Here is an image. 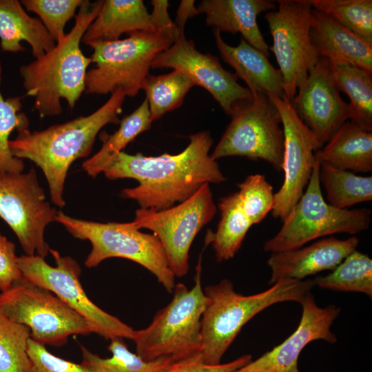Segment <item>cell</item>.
<instances>
[{
	"instance_id": "3957f363",
	"label": "cell",
	"mask_w": 372,
	"mask_h": 372,
	"mask_svg": "<svg viewBox=\"0 0 372 372\" xmlns=\"http://www.w3.org/2000/svg\"><path fill=\"white\" fill-rule=\"evenodd\" d=\"M103 2L83 0L71 30L50 51L20 67L25 95L34 99V109L41 118L61 114V99L73 109L85 92L87 68L93 62L80 43Z\"/></svg>"
},
{
	"instance_id": "60d3db41",
	"label": "cell",
	"mask_w": 372,
	"mask_h": 372,
	"mask_svg": "<svg viewBox=\"0 0 372 372\" xmlns=\"http://www.w3.org/2000/svg\"><path fill=\"white\" fill-rule=\"evenodd\" d=\"M153 9L150 14L152 24L156 31L176 42L181 35L168 14L169 2L167 0H153Z\"/></svg>"
},
{
	"instance_id": "ac0fdd59",
	"label": "cell",
	"mask_w": 372,
	"mask_h": 372,
	"mask_svg": "<svg viewBox=\"0 0 372 372\" xmlns=\"http://www.w3.org/2000/svg\"><path fill=\"white\" fill-rule=\"evenodd\" d=\"M302 312L296 331L280 344L234 372H299L298 361L302 349L311 342H337L331 326L340 309L335 305L318 306L308 293L301 302Z\"/></svg>"
},
{
	"instance_id": "8992f818",
	"label": "cell",
	"mask_w": 372,
	"mask_h": 372,
	"mask_svg": "<svg viewBox=\"0 0 372 372\" xmlns=\"http://www.w3.org/2000/svg\"><path fill=\"white\" fill-rule=\"evenodd\" d=\"M56 221L74 238L88 240L92 249L85 260L88 268L110 258L134 261L149 271L165 290L172 293L175 276L163 247L154 234H146L130 223H99L72 218L58 211Z\"/></svg>"
},
{
	"instance_id": "30bf717a",
	"label": "cell",
	"mask_w": 372,
	"mask_h": 372,
	"mask_svg": "<svg viewBox=\"0 0 372 372\" xmlns=\"http://www.w3.org/2000/svg\"><path fill=\"white\" fill-rule=\"evenodd\" d=\"M55 261L50 265L39 256L22 255L19 265L24 278L48 289L81 315L90 326L92 333L112 340L116 338L132 339L134 329L118 318L105 311L87 296L81 281V269L70 256H63L50 248Z\"/></svg>"
},
{
	"instance_id": "b9f144b4",
	"label": "cell",
	"mask_w": 372,
	"mask_h": 372,
	"mask_svg": "<svg viewBox=\"0 0 372 372\" xmlns=\"http://www.w3.org/2000/svg\"><path fill=\"white\" fill-rule=\"evenodd\" d=\"M198 14V9L194 6V1L183 0L180 1L177 11L176 19L174 21L180 34H184L187 20Z\"/></svg>"
},
{
	"instance_id": "f1b7e54d",
	"label": "cell",
	"mask_w": 372,
	"mask_h": 372,
	"mask_svg": "<svg viewBox=\"0 0 372 372\" xmlns=\"http://www.w3.org/2000/svg\"><path fill=\"white\" fill-rule=\"evenodd\" d=\"M81 364L89 372H166L177 361L173 358H162L146 361L128 349L121 338L110 340L108 350L112 356L102 358L81 346Z\"/></svg>"
},
{
	"instance_id": "44dd1931",
	"label": "cell",
	"mask_w": 372,
	"mask_h": 372,
	"mask_svg": "<svg viewBox=\"0 0 372 372\" xmlns=\"http://www.w3.org/2000/svg\"><path fill=\"white\" fill-rule=\"evenodd\" d=\"M309 36L319 56L331 61L347 62L372 72V43L329 14L313 8Z\"/></svg>"
},
{
	"instance_id": "5bb4252c",
	"label": "cell",
	"mask_w": 372,
	"mask_h": 372,
	"mask_svg": "<svg viewBox=\"0 0 372 372\" xmlns=\"http://www.w3.org/2000/svg\"><path fill=\"white\" fill-rule=\"evenodd\" d=\"M277 2L278 9L265 15L273 38L269 51L275 55L285 96L291 101L320 57L309 36L313 7L309 0Z\"/></svg>"
},
{
	"instance_id": "6da1fadb",
	"label": "cell",
	"mask_w": 372,
	"mask_h": 372,
	"mask_svg": "<svg viewBox=\"0 0 372 372\" xmlns=\"http://www.w3.org/2000/svg\"><path fill=\"white\" fill-rule=\"evenodd\" d=\"M189 143L177 154L147 156L121 152L105 165L109 180L132 178L139 184L121 191L120 196L154 211L172 207L194 194L203 185L220 183L226 178L209 154L213 139L207 131L189 136Z\"/></svg>"
},
{
	"instance_id": "d590c367",
	"label": "cell",
	"mask_w": 372,
	"mask_h": 372,
	"mask_svg": "<svg viewBox=\"0 0 372 372\" xmlns=\"http://www.w3.org/2000/svg\"><path fill=\"white\" fill-rule=\"evenodd\" d=\"M240 204L251 224L260 223L272 211L274 205L273 187L262 174L248 176L238 184Z\"/></svg>"
},
{
	"instance_id": "52a82bcc",
	"label": "cell",
	"mask_w": 372,
	"mask_h": 372,
	"mask_svg": "<svg viewBox=\"0 0 372 372\" xmlns=\"http://www.w3.org/2000/svg\"><path fill=\"white\" fill-rule=\"evenodd\" d=\"M128 37L95 42L90 58L96 66L85 76L86 94H112L121 88L134 97L143 89L154 58L173 43L158 32L135 31Z\"/></svg>"
},
{
	"instance_id": "2e32d148",
	"label": "cell",
	"mask_w": 372,
	"mask_h": 372,
	"mask_svg": "<svg viewBox=\"0 0 372 372\" xmlns=\"http://www.w3.org/2000/svg\"><path fill=\"white\" fill-rule=\"evenodd\" d=\"M151 68L184 72L195 85L209 92L229 116L253 99L249 90L238 83L236 74L226 70L216 56L197 50L193 41L187 40L185 34L158 54Z\"/></svg>"
},
{
	"instance_id": "836d02e7",
	"label": "cell",
	"mask_w": 372,
	"mask_h": 372,
	"mask_svg": "<svg viewBox=\"0 0 372 372\" xmlns=\"http://www.w3.org/2000/svg\"><path fill=\"white\" fill-rule=\"evenodd\" d=\"M30 331L0 311V372H30L27 352Z\"/></svg>"
},
{
	"instance_id": "ba28073f",
	"label": "cell",
	"mask_w": 372,
	"mask_h": 372,
	"mask_svg": "<svg viewBox=\"0 0 372 372\" xmlns=\"http://www.w3.org/2000/svg\"><path fill=\"white\" fill-rule=\"evenodd\" d=\"M320 165L316 159L305 191L282 220L279 231L264 242L265 251L296 249L322 236L338 233L354 235L369 228L371 209H340L325 201L320 187Z\"/></svg>"
},
{
	"instance_id": "e575fe53",
	"label": "cell",
	"mask_w": 372,
	"mask_h": 372,
	"mask_svg": "<svg viewBox=\"0 0 372 372\" xmlns=\"http://www.w3.org/2000/svg\"><path fill=\"white\" fill-rule=\"evenodd\" d=\"M1 74L0 61V172H22L25 167L23 161L12 155L9 137L14 130L29 128L30 122L27 115L21 112L20 96L3 98L1 92Z\"/></svg>"
},
{
	"instance_id": "f546056e",
	"label": "cell",
	"mask_w": 372,
	"mask_h": 372,
	"mask_svg": "<svg viewBox=\"0 0 372 372\" xmlns=\"http://www.w3.org/2000/svg\"><path fill=\"white\" fill-rule=\"evenodd\" d=\"M320 181L326 192L327 203L331 206L347 209L364 202L372 200V176H362L329 163H320Z\"/></svg>"
},
{
	"instance_id": "4dcf8cb0",
	"label": "cell",
	"mask_w": 372,
	"mask_h": 372,
	"mask_svg": "<svg viewBox=\"0 0 372 372\" xmlns=\"http://www.w3.org/2000/svg\"><path fill=\"white\" fill-rule=\"evenodd\" d=\"M194 85L191 78L179 70L161 75L149 74L143 90L146 94L151 121L158 120L165 113L179 107Z\"/></svg>"
},
{
	"instance_id": "74e56055",
	"label": "cell",
	"mask_w": 372,
	"mask_h": 372,
	"mask_svg": "<svg viewBox=\"0 0 372 372\" xmlns=\"http://www.w3.org/2000/svg\"><path fill=\"white\" fill-rule=\"evenodd\" d=\"M30 372H89L81 364H76L51 353L45 346L30 339L27 348Z\"/></svg>"
},
{
	"instance_id": "603a6c76",
	"label": "cell",
	"mask_w": 372,
	"mask_h": 372,
	"mask_svg": "<svg viewBox=\"0 0 372 372\" xmlns=\"http://www.w3.org/2000/svg\"><path fill=\"white\" fill-rule=\"evenodd\" d=\"M135 31L158 32L143 1L104 0L81 41L89 45L95 42L115 41L124 33Z\"/></svg>"
},
{
	"instance_id": "d6986e66",
	"label": "cell",
	"mask_w": 372,
	"mask_h": 372,
	"mask_svg": "<svg viewBox=\"0 0 372 372\" xmlns=\"http://www.w3.org/2000/svg\"><path fill=\"white\" fill-rule=\"evenodd\" d=\"M358 244L355 236L345 240L329 237L304 247L271 253L267 260L271 271L269 283L285 279L302 280L323 271H332L356 250Z\"/></svg>"
},
{
	"instance_id": "8d00e7d4",
	"label": "cell",
	"mask_w": 372,
	"mask_h": 372,
	"mask_svg": "<svg viewBox=\"0 0 372 372\" xmlns=\"http://www.w3.org/2000/svg\"><path fill=\"white\" fill-rule=\"evenodd\" d=\"M28 11L36 13L54 39L59 42L66 34L64 31L68 21L76 16V10L83 0H22Z\"/></svg>"
},
{
	"instance_id": "9c48e42d",
	"label": "cell",
	"mask_w": 372,
	"mask_h": 372,
	"mask_svg": "<svg viewBox=\"0 0 372 372\" xmlns=\"http://www.w3.org/2000/svg\"><path fill=\"white\" fill-rule=\"evenodd\" d=\"M0 311L28 327L30 338L44 346L60 347L71 335L92 333L89 324L76 311L23 276L0 293Z\"/></svg>"
},
{
	"instance_id": "484cf974",
	"label": "cell",
	"mask_w": 372,
	"mask_h": 372,
	"mask_svg": "<svg viewBox=\"0 0 372 372\" xmlns=\"http://www.w3.org/2000/svg\"><path fill=\"white\" fill-rule=\"evenodd\" d=\"M329 61L340 92L349 98L350 122L372 132V72L347 62Z\"/></svg>"
},
{
	"instance_id": "cb8c5ba5",
	"label": "cell",
	"mask_w": 372,
	"mask_h": 372,
	"mask_svg": "<svg viewBox=\"0 0 372 372\" xmlns=\"http://www.w3.org/2000/svg\"><path fill=\"white\" fill-rule=\"evenodd\" d=\"M0 40L4 52L14 53L24 51L21 43L26 41L35 59L56 43L40 19L28 14L17 0H0Z\"/></svg>"
},
{
	"instance_id": "9a60e30c",
	"label": "cell",
	"mask_w": 372,
	"mask_h": 372,
	"mask_svg": "<svg viewBox=\"0 0 372 372\" xmlns=\"http://www.w3.org/2000/svg\"><path fill=\"white\" fill-rule=\"evenodd\" d=\"M269 96L280 113L284 134V182L274 194L271 211L274 218L283 220L302 196L316 163L315 154L322 146L286 96Z\"/></svg>"
},
{
	"instance_id": "f35d334b",
	"label": "cell",
	"mask_w": 372,
	"mask_h": 372,
	"mask_svg": "<svg viewBox=\"0 0 372 372\" xmlns=\"http://www.w3.org/2000/svg\"><path fill=\"white\" fill-rule=\"evenodd\" d=\"M251 361L247 354L224 364H208L204 362L201 353L177 360L166 372H234Z\"/></svg>"
},
{
	"instance_id": "ffe728a7",
	"label": "cell",
	"mask_w": 372,
	"mask_h": 372,
	"mask_svg": "<svg viewBox=\"0 0 372 372\" xmlns=\"http://www.w3.org/2000/svg\"><path fill=\"white\" fill-rule=\"evenodd\" d=\"M206 16L208 26L232 34L240 33L248 43L269 55L266 43L257 23L258 15L274 10L276 6L268 0H203L197 7Z\"/></svg>"
},
{
	"instance_id": "7a4b0ae2",
	"label": "cell",
	"mask_w": 372,
	"mask_h": 372,
	"mask_svg": "<svg viewBox=\"0 0 372 372\" xmlns=\"http://www.w3.org/2000/svg\"><path fill=\"white\" fill-rule=\"evenodd\" d=\"M125 93L118 88L99 109L87 116L31 132L17 130L9 147L12 155L34 163L43 171L52 203L65 206L64 187L68 170L76 160L91 153L99 132L110 123L119 124Z\"/></svg>"
},
{
	"instance_id": "83f0119b",
	"label": "cell",
	"mask_w": 372,
	"mask_h": 372,
	"mask_svg": "<svg viewBox=\"0 0 372 372\" xmlns=\"http://www.w3.org/2000/svg\"><path fill=\"white\" fill-rule=\"evenodd\" d=\"M218 208L220 220L217 230L207 231L205 242L212 244L216 260L222 262L235 256L252 225L241 208L237 192L222 197Z\"/></svg>"
},
{
	"instance_id": "e0dca14e",
	"label": "cell",
	"mask_w": 372,
	"mask_h": 372,
	"mask_svg": "<svg viewBox=\"0 0 372 372\" xmlns=\"http://www.w3.org/2000/svg\"><path fill=\"white\" fill-rule=\"evenodd\" d=\"M340 92L329 60L320 56L291 101L322 147L349 119V103Z\"/></svg>"
},
{
	"instance_id": "d4e9b609",
	"label": "cell",
	"mask_w": 372,
	"mask_h": 372,
	"mask_svg": "<svg viewBox=\"0 0 372 372\" xmlns=\"http://www.w3.org/2000/svg\"><path fill=\"white\" fill-rule=\"evenodd\" d=\"M320 163L347 171H372V132L345 122L315 154Z\"/></svg>"
},
{
	"instance_id": "8fae6325",
	"label": "cell",
	"mask_w": 372,
	"mask_h": 372,
	"mask_svg": "<svg viewBox=\"0 0 372 372\" xmlns=\"http://www.w3.org/2000/svg\"><path fill=\"white\" fill-rule=\"evenodd\" d=\"M216 145L211 157L218 158L238 156L262 159L282 171L284 134L280 113L265 93L253 95V99L236 110Z\"/></svg>"
},
{
	"instance_id": "277c9868",
	"label": "cell",
	"mask_w": 372,
	"mask_h": 372,
	"mask_svg": "<svg viewBox=\"0 0 372 372\" xmlns=\"http://www.w3.org/2000/svg\"><path fill=\"white\" fill-rule=\"evenodd\" d=\"M315 286L313 280H281L264 291L244 296L232 282L222 280L207 286V301L201 318V355L205 363L218 364L242 328L254 316L276 303L300 304Z\"/></svg>"
},
{
	"instance_id": "d6a6232c",
	"label": "cell",
	"mask_w": 372,
	"mask_h": 372,
	"mask_svg": "<svg viewBox=\"0 0 372 372\" xmlns=\"http://www.w3.org/2000/svg\"><path fill=\"white\" fill-rule=\"evenodd\" d=\"M313 9L331 16L342 26L372 43L371 0H309Z\"/></svg>"
},
{
	"instance_id": "5b68a950",
	"label": "cell",
	"mask_w": 372,
	"mask_h": 372,
	"mask_svg": "<svg viewBox=\"0 0 372 372\" xmlns=\"http://www.w3.org/2000/svg\"><path fill=\"white\" fill-rule=\"evenodd\" d=\"M201 258L196 267L194 285L177 283L172 300L145 328L135 330L136 353L146 361L162 358L176 360L201 353V318L207 297L201 283Z\"/></svg>"
},
{
	"instance_id": "4fadbf2b",
	"label": "cell",
	"mask_w": 372,
	"mask_h": 372,
	"mask_svg": "<svg viewBox=\"0 0 372 372\" xmlns=\"http://www.w3.org/2000/svg\"><path fill=\"white\" fill-rule=\"evenodd\" d=\"M58 211L46 200L34 168L28 172H0V217L14 231L28 256L45 258L50 247L44 238Z\"/></svg>"
},
{
	"instance_id": "4316f807",
	"label": "cell",
	"mask_w": 372,
	"mask_h": 372,
	"mask_svg": "<svg viewBox=\"0 0 372 372\" xmlns=\"http://www.w3.org/2000/svg\"><path fill=\"white\" fill-rule=\"evenodd\" d=\"M152 123L148 103L145 99L134 112L120 120L119 127L114 133L101 132V147L83 162V170L90 176H98L114 156L123 152L137 136L149 130Z\"/></svg>"
},
{
	"instance_id": "1f68e13d",
	"label": "cell",
	"mask_w": 372,
	"mask_h": 372,
	"mask_svg": "<svg viewBox=\"0 0 372 372\" xmlns=\"http://www.w3.org/2000/svg\"><path fill=\"white\" fill-rule=\"evenodd\" d=\"M320 288L372 296V260L357 250L349 254L330 273L315 278Z\"/></svg>"
},
{
	"instance_id": "7c38bea8",
	"label": "cell",
	"mask_w": 372,
	"mask_h": 372,
	"mask_svg": "<svg viewBox=\"0 0 372 372\" xmlns=\"http://www.w3.org/2000/svg\"><path fill=\"white\" fill-rule=\"evenodd\" d=\"M217 211L209 184L203 185L188 199L172 207L154 211L139 208L132 224L153 231L161 242L175 277L189 271V252L200 230Z\"/></svg>"
},
{
	"instance_id": "ab89813d",
	"label": "cell",
	"mask_w": 372,
	"mask_h": 372,
	"mask_svg": "<svg viewBox=\"0 0 372 372\" xmlns=\"http://www.w3.org/2000/svg\"><path fill=\"white\" fill-rule=\"evenodd\" d=\"M22 276L15 245L0 231V293L10 289Z\"/></svg>"
},
{
	"instance_id": "7402d4cb",
	"label": "cell",
	"mask_w": 372,
	"mask_h": 372,
	"mask_svg": "<svg viewBox=\"0 0 372 372\" xmlns=\"http://www.w3.org/2000/svg\"><path fill=\"white\" fill-rule=\"evenodd\" d=\"M214 38L221 58L245 82L252 95L265 93L279 98L285 96L281 72L269 62L266 54L242 38L236 46L227 44L216 30Z\"/></svg>"
}]
</instances>
